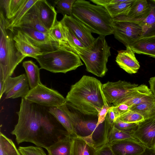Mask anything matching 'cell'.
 <instances>
[{"label":"cell","mask_w":155,"mask_h":155,"mask_svg":"<svg viewBox=\"0 0 155 155\" xmlns=\"http://www.w3.org/2000/svg\"><path fill=\"white\" fill-rule=\"evenodd\" d=\"M138 124L127 123L121 121L119 118L116 119L114 126L117 129L132 134L136 129Z\"/></svg>","instance_id":"8d00e7d4"},{"label":"cell","mask_w":155,"mask_h":155,"mask_svg":"<svg viewBox=\"0 0 155 155\" xmlns=\"http://www.w3.org/2000/svg\"><path fill=\"white\" fill-rule=\"evenodd\" d=\"M102 90L108 104L116 106L135 97L152 93L145 84H132L124 81H108L102 84Z\"/></svg>","instance_id":"ba28073f"},{"label":"cell","mask_w":155,"mask_h":155,"mask_svg":"<svg viewBox=\"0 0 155 155\" xmlns=\"http://www.w3.org/2000/svg\"><path fill=\"white\" fill-rule=\"evenodd\" d=\"M62 25L66 37L67 42L71 47L73 48L76 47L81 48L85 47L68 28L63 25Z\"/></svg>","instance_id":"74e56055"},{"label":"cell","mask_w":155,"mask_h":155,"mask_svg":"<svg viewBox=\"0 0 155 155\" xmlns=\"http://www.w3.org/2000/svg\"><path fill=\"white\" fill-rule=\"evenodd\" d=\"M118 118L121 121L126 123L138 124L144 120L143 117L141 115L131 110Z\"/></svg>","instance_id":"d590c367"},{"label":"cell","mask_w":155,"mask_h":155,"mask_svg":"<svg viewBox=\"0 0 155 155\" xmlns=\"http://www.w3.org/2000/svg\"><path fill=\"white\" fill-rule=\"evenodd\" d=\"M22 27L30 28L45 33H49V31L45 27L31 8L23 17L16 28Z\"/></svg>","instance_id":"7402d4cb"},{"label":"cell","mask_w":155,"mask_h":155,"mask_svg":"<svg viewBox=\"0 0 155 155\" xmlns=\"http://www.w3.org/2000/svg\"><path fill=\"white\" fill-rule=\"evenodd\" d=\"M72 16L86 25L92 33L105 36L113 34V18L103 6L84 0H76Z\"/></svg>","instance_id":"277c9868"},{"label":"cell","mask_w":155,"mask_h":155,"mask_svg":"<svg viewBox=\"0 0 155 155\" xmlns=\"http://www.w3.org/2000/svg\"><path fill=\"white\" fill-rule=\"evenodd\" d=\"M102 85L96 78L83 75L71 86L65 98L66 104L84 115L97 116L103 106L108 104L102 90Z\"/></svg>","instance_id":"7a4b0ae2"},{"label":"cell","mask_w":155,"mask_h":155,"mask_svg":"<svg viewBox=\"0 0 155 155\" xmlns=\"http://www.w3.org/2000/svg\"><path fill=\"white\" fill-rule=\"evenodd\" d=\"M110 106L108 104L104 105L97 115L98 124H101L105 122V117Z\"/></svg>","instance_id":"b9f144b4"},{"label":"cell","mask_w":155,"mask_h":155,"mask_svg":"<svg viewBox=\"0 0 155 155\" xmlns=\"http://www.w3.org/2000/svg\"><path fill=\"white\" fill-rule=\"evenodd\" d=\"M29 86L31 89L41 84L40 76V70L38 66L32 61H28L23 62Z\"/></svg>","instance_id":"4316f807"},{"label":"cell","mask_w":155,"mask_h":155,"mask_svg":"<svg viewBox=\"0 0 155 155\" xmlns=\"http://www.w3.org/2000/svg\"><path fill=\"white\" fill-rule=\"evenodd\" d=\"M105 119L111 127L114 125L116 119L114 112L110 108L107 112Z\"/></svg>","instance_id":"ee69618b"},{"label":"cell","mask_w":155,"mask_h":155,"mask_svg":"<svg viewBox=\"0 0 155 155\" xmlns=\"http://www.w3.org/2000/svg\"><path fill=\"white\" fill-rule=\"evenodd\" d=\"M139 155H155V149H151L146 147L144 152Z\"/></svg>","instance_id":"7dc6e473"},{"label":"cell","mask_w":155,"mask_h":155,"mask_svg":"<svg viewBox=\"0 0 155 155\" xmlns=\"http://www.w3.org/2000/svg\"><path fill=\"white\" fill-rule=\"evenodd\" d=\"M37 0H25L15 15L11 19L7 20L6 28L14 33V29L18 25L23 17L35 4Z\"/></svg>","instance_id":"cb8c5ba5"},{"label":"cell","mask_w":155,"mask_h":155,"mask_svg":"<svg viewBox=\"0 0 155 155\" xmlns=\"http://www.w3.org/2000/svg\"><path fill=\"white\" fill-rule=\"evenodd\" d=\"M61 107L71 119L74 136L82 139L97 149L107 143L108 133L111 127L106 119L104 123L99 125L97 116L89 117L71 111L66 104Z\"/></svg>","instance_id":"3957f363"},{"label":"cell","mask_w":155,"mask_h":155,"mask_svg":"<svg viewBox=\"0 0 155 155\" xmlns=\"http://www.w3.org/2000/svg\"><path fill=\"white\" fill-rule=\"evenodd\" d=\"M18 28L24 33L32 44L40 48L43 52L54 51L58 46L59 44L54 40L49 33L27 27H22Z\"/></svg>","instance_id":"7c38bea8"},{"label":"cell","mask_w":155,"mask_h":155,"mask_svg":"<svg viewBox=\"0 0 155 155\" xmlns=\"http://www.w3.org/2000/svg\"><path fill=\"white\" fill-rule=\"evenodd\" d=\"M29 87L25 74L15 77L9 76L5 81V99L24 98L30 90Z\"/></svg>","instance_id":"4fadbf2b"},{"label":"cell","mask_w":155,"mask_h":155,"mask_svg":"<svg viewBox=\"0 0 155 155\" xmlns=\"http://www.w3.org/2000/svg\"><path fill=\"white\" fill-rule=\"evenodd\" d=\"M22 98L17 124L11 134L18 144L29 142L47 149L68 134L56 119L43 107Z\"/></svg>","instance_id":"6da1fadb"},{"label":"cell","mask_w":155,"mask_h":155,"mask_svg":"<svg viewBox=\"0 0 155 155\" xmlns=\"http://www.w3.org/2000/svg\"><path fill=\"white\" fill-rule=\"evenodd\" d=\"M6 19L0 11V74L5 81L11 76L17 66L25 57L16 48L12 32L6 28Z\"/></svg>","instance_id":"52a82bcc"},{"label":"cell","mask_w":155,"mask_h":155,"mask_svg":"<svg viewBox=\"0 0 155 155\" xmlns=\"http://www.w3.org/2000/svg\"><path fill=\"white\" fill-rule=\"evenodd\" d=\"M14 34L13 39L16 48L25 57H29L35 58L43 53L40 48L32 44L19 29L18 28Z\"/></svg>","instance_id":"e0dca14e"},{"label":"cell","mask_w":155,"mask_h":155,"mask_svg":"<svg viewBox=\"0 0 155 155\" xmlns=\"http://www.w3.org/2000/svg\"><path fill=\"white\" fill-rule=\"evenodd\" d=\"M76 0H58L54 1V6L57 8V13L63 15L72 16L73 5Z\"/></svg>","instance_id":"1f68e13d"},{"label":"cell","mask_w":155,"mask_h":155,"mask_svg":"<svg viewBox=\"0 0 155 155\" xmlns=\"http://www.w3.org/2000/svg\"><path fill=\"white\" fill-rule=\"evenodd\" d=\"M132 135L146 147L155 149V116L138 124Z\"/></svg>","instance_id":"5bb4252c"},{"label":"cell","mask_w":155,"mask_h":155,"mask_svg":"<svg viewBox=\"0 0 155 155\" xmlns=\"http://www.w3.org/2000/svg\"><path fill=\"white\" fill-rule=\"evenodd\" d=\"M97 150L82 139L72 136L71 155H95Z\"/></svg>","instance_id":"603a6c76"},{"label":"cell","mask_w":155,"mask_h":155,"mask_svg":"<svg viewBox=\"0 0 155 155\" xmlns=\"http://www.w3.org/2000/svg\"><path fill=\"white\" fill-rule=\"evenodd\" d=\"M63 25L68 28L85 47L91 45L95 38L91 30L84 24L72 16L65 15L61 20Z\"/></svg>","instance_id":"8fae6325"},{"label":"cell","mask_w":155,"mask_h":155,"mask_svg":"<svg viewBox=\"0 0 155 155\" xmlns=\"http://www.w3.org/2000/svg\"><path fill=\"white\" fill-rule=\"evenodd\" d=\"M130 107L132 106L143 104H155V96L152 93L143 95L133 98L124 102Z\"/></svg>","instance_id":"e575fe53"},{"label":"cell","mask_w":155,"mask_h":155,"mask_svg":"<svg viewBox=\"0 0 155 155\" xmlns=\"http://www.w3.org/2000/svg\"><path fill=\"white\" fill-rule=\"evenodd\" d=\"M49 34L54 40L58 44L67 42L63 26L60 21H57L49 30Z\"/></svg>","instance_id":"d6a6232c"},{"label":"cell","mask_w":155,"mask_h":155,"mask_svg":"<svg viewBox=\"0 0 155 155\" xmlns=\"http://www.w3.org/2000/svg\"><path fill=\"white\" fill-rule=\"evenodd\" d=\"M31 9L38 16L45 27L49 31L58 21L57 13L54 6L46 0H37Z\"/></svg>","instance_id":"9a60e30c"},{"label":"cell","mask_w":155,"mask_h":155,"mask_svg":"<svg viewBox=\"0 0 155 155\" xmlns=\"http://www.w3.org/2000/svg\"><path fill=\"white\" fill-rule=\"evenodd\" d=\"M115 155H139L146 147L136 139H127L109 144Z\"/></svg>","instance_id":"2e32d148"},{"label":"cell","mask_w":155,"mask_h":155,"mask_svg":"<svg viewBox=\"0 0 155 155\" xmlns=\"http://www.w3.org/2000/svg\"><path fill=\"white\" fill-rule=\"evenodd\" d=\"M95 155H115V154L112 151L110 144L107 143L97 149Z\"/></svg>","instance_id":"60d3db41"},{"label":"cell","mask_w":155,"mask_h":155,"mask_svg":"<svg viewBox=\"0 0 155 155\" xmlns=\"http://www.w3.org/2000/svg\"><path fill=\"white\" fill-rule=\"evenodd\" d=\"M134 1L135 0H122L120 2L107 5L104 7L114 18L120 15H126Z\"/></svg>","instance_id":"83f0119b"},{"label":"cell","mask_w":155,"mask_h":155,"mask_svg":"<svg viewBox=\"0 0 155 155\" xmlns=\"http://www.w3.org/2000/svg\"><path fill=\"white\" fill-rule=\"evenodd\" d=\"M18 150L21 155H46L43 150L39 147H20Z\"/></svg>","instance_id":"f35d334b"},{"label":"cell","mask_w":155,"mask_h":155,"mask_svg":"<svg viewBox=\"0 0 155 155\" xmlns=\"http://www.w3.org/2000/svg\"><path fill=\"white\" fill-rule=\"evenodd\" d=\"M130 110L142 116L144 119L155 116V104L147 103L135 105L131 107Z\"/></svg>","instance_id":"4dcf8cb0"},{"label":"cell","mask_w":155,"mask_h":155,"mask_svg":"<svg viewBox=\"0 0 155 155\" xmlns=\"http://www.w3.org/2000/svg\"><path fill=\"white\" fill-rule=\"evenodd\" d=\"M35 59L39 63L40 69L54 73L65 74L83 65L78 54L67 42L59 44L55 50L43 52Z\"/></svg>","instance_id":"5b68a950"},{"label":"cell","mask_w":155,"mask_h":155,"mask_svg":"<svg viewBox=\"0 0 155 155\" xmlns=\"http://www.w3.org/2000/svg\"><path fill=\"white\" fill-rule=\"evenodd\" d=\"M147 1L150 6V12L147 18L141 23L143 30L141 38L155 36V0Z\"/></svg>","instance_id":"484cf974"},{"label":"cell","mask_w":155,"mask_h":155,"mask_svg":"<svg viewBox=\"0 0 155 155\" xmlns=\"http://www.w3.org/2000/svg\"><path fill=\"white\" fill-rule=\"evenodd\" d=\"M126 48V50L118 51L116 61L121 68L128 73H136L140 67L139 63L135 56V53L130 47Z\"/></svg>","instance_id":"ac0fdd59"},{"label":"cell","mask_w":155,"mask_h":155,"mask_svg":"<svg viewBox=\"0 0 155 155\" xmlns=\"http://www.w3.org/2000/svg\"><path fill=\"white\" fill-rule=\"evenodd\" d=\"M5 81L4 80L3 75L0 74V99L5 93Z\"/></svg>","instance_id":"f6af8a7d"},{"label":"cell","mask_w":155,"mask_h":155,"mask_svg":"<svg viewBox=\"0 0 155 155\" xmlns=\"http://www.w3.org/2000/svg\"><path fill=\"white\" fill-rule=\"evenodd\" d=\"M48 110L64 127L69 135L74 136L73 128L71 119L61 106L48 108Z\"/></svg>","instance_id":"d4e9b609"},{"label":"cell","mask_w":155,"mask_h":155,"mask_svg":"<svg viewBox=\"0 0 155 155\" xmlns=\"http://www.w3.org/2000/svg\"><path fill=\"white\" fill-rule=\"evenodd\" d=\"M127 139H136L132 134L120 130L113 125L108 133L107 143L110 144L114 142Z\"/></svg>","instance_id":"836d02e7"},{"label":"cell","mask_w":155,"mask_h":155,"mask_svg":"<svg viewBox=\"0 0 155 155\" xmlns=\"http://www.w3.org/2000/svg\"><path fill=\"white\" fill-rule=\"evenodd\" d=\"M150 5L147 0H135L126 15L127 18L141 23L149 15Z\"/></svg>","instance_id":"d6986e66"},{"label":"cell","mask_w":155,"mask_h":155,"mask_svg":"<svg viewBox=\"0 0 155 155\" xmlns=\"http://www.w3.org/2000/svg\"><path fill=\"white\" fill-rule=\"evenodd\" d=\"M130 108L129 106L124 103L113 105L110 107L114 112L116 119L129 111Z\"/></svg>","instance_id":"ab89813d"},{"label":"cell","mask_w":155,"mask_h":155,"mask_svg":"<svg viewBox=\"0 0 155 155\" xmlns=\"http://www.w3.org/2000/svg\"><path fill=\"white\" fill-rule=\"evenodd\" d=\"M110 48L105 36L99 35L89 46L73 48L84 63L87 72L103 77L108 71L107 63L111 55Z\"/></svg>","instance_id":"8992f818"},{"label":"cell","mask_w":155,"mask_h":155,"mask_svg":"<svg viewBox=\"0 0 155 155\" xmlns=\"http://www.w3.org/2000/svg\"><path fill=\"white\" fill-rule=\"evenodd\" d=\"M72 136L67 135L46 150L48 155H71Z\"/></svg>","instance_id":"44dd1931"},{"label":"cell","mask_w":155,"mask_h":155,"mask_svg":"<svg viewBox=\"0 0 155 155\" xmlns=\"http://www.w3.org/2000/svg\"><path fill=\"white\" fill-rule=\"evenodd\" d=\"M113 26L115 38L126 47L130 46L141 38L142 27L140 23L123 15L113 18Z\"/></svg>","instance_id":"9c48e42d"},{"label":"cell","mask_w":155,"mask_h":155,"mask_svg":"<svg viewBox=\"0 0 155 155\" xmlns=\"http://www.w3.org/2000/svg\"><path fill=\"white\" fill-rule=\"evenodd\" d=\"M25 0H0V8L4 10L7 20L12 18L23 3Z\"/></svg>","instance_id":"f1b7e54d"},{"label":"cell","mask_w":155,"mask_h":155,"mask_svg":"<svg viewBox=\"0 0 155 155\" xmlns=\"http://www.w3.org/2000/svg\"><path fill=\"white\" fill-rule=\"evenodd\" d=\"M24 98L31 102L48 108L59 107L67 103L65 98L58 91L42 83L30 89Z\"/></svg>","instance_id":"30bf717a"},{"label":"cell","mask_w":155,"mask_h":155,"mask_svg":"<svg viewBox=\"0 0 155 155\" xmlns=\"http://www.w3.org/2000/svg\"><path fill=\"white\" fill-rule=\"evenodd\" d=\"M130 47L135 53L155 58V36L140 38Z\"/></svg>","instance_id":"ffe728a7"},{"label":"cell","mask_w":155,"mask_h":155,"mask_svg":"<svg viewBox=\"0 0 155 155\" xmlns=\"http://www.w3.org/2000/svg\"><path fill=\"white\" fill-rule=\"evenodd\" d=\"M148 82L150 86V89L155 96V76L151 78Z\"/></svg>","instance_id":"bcb514c9"},{"label":"cell","mask_w":155,"mask_h":155,"mask_svg":"<svg viewBox=\"0 0 155 155\" xmlns=\"http://www.w3.org/2000/svg\"><path fill=\"white\" fill-rule=\"evenodd\" d=\"M122 0H91L90 1L97 5L104 7L107 5L120 2Z\"/></svg>","instance_id":"7bdbcfd3"},{"label":"cell","mask_w":155,"mask_h":155,"mask_svg":"<svg viewBox=\"0 0 155 155\" xmlns=\"http://www.w3.org/2000/svg\"><path fill=\"white\" fill-rule=\"evenodd\" d=\"M0 155H21L10 139L0 133Z\"/></svg>","instance_id":"f546056e"}]
</instances>
